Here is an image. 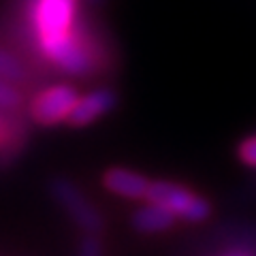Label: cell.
Instances as JSON below:
<instances>
[{"mask_svg": "<svg viewBox=\"0 0 256 256\" xmlns=\"http://www.w3.org/2000/svg\"><path fill=\"white\" fill-rule=\"evenodd\" d=\"M52 192H54L56 201L66 210V214L75 220L79 228H84L86 233H92V235L102 228L100 214L96 212V207L82 194V190L73 182H68L64 178H56L52 182Z\"/></svg>", "mask_w": 256, "mask_h": 256, "instance_id": "cell-4", "label": "cell"}, {"mask_svg": "<svg viewBox=\"0 0 256 256\" xmlns=\"http://www.w3.org/2000/svg\"><path fill=\"white\" fill-rule=\"evenodd\" d=\"M41 52L50 58L56 66L66 70L70 75H88L94 68V58L88 52L86 43L73 32L64 34L60 38H52V41L38 43Z\"/></svg>", "mask_w": 256, "mask_h": 256, "instance_id": "cell-3", "label": "cell"}, {"mask_svg": "<svg viewBox=\"0 0 256 256\" xmlns=\"http://www.w3.org/2000/svg\"><path fill=\"white\" fill-rule=\"evenodd\" d=\"M105 186L116 192L120 196H128V198H143L148 194L150 182L139 173H132L128 169H109L105 173Z\"/></svg>", "mask_w": 256, "mask_h": 256, "instance_id": "cell-7", "label": "cell"}, {"mask_svg": "<svg viewBox=\"0 0 256 256\" xmlns=\"http://www.w3.org/2000/svg\"><path fill=\"white\" fill-rule=\"evenodd\" d=\"M77 0H34L32 20H34L38 43L60 38L75 30Z\"/></svg>", "mask_w": 256, "mask_h": 256, "instance_id": "cell-2", "label": "cell"}, {"mask_svg": "<svg viewBox=\"0 0 256 256\" xmlns=\"http://www.w3.org/2000/svg\"><path fill=\"white\" fill-rule=\"evenodd\" d=\"M173 222H175V216L169 210H164L162 205H156V203H150L132 214V224L141 233H160V230L171 228Z\"/></svg>", "mask_w": 256, "mask_h": 256, "instance_id": "cell-8", "label": "cell"}, {"mask_svg": "<svg viewBox=\"0 0 256 256\" xmlns=\"http://www.w3.org/2000/svg\"><path fill=\"white\" fill-rule=\"evenodd\" d=\"M146 198L150 203L162 205L175 218L186 222H203L212 214V205L207 198L194 194L192 190L173 182H154L150 184Z\"/></svg>", "mask_w": 256, "mask_h": 256, "instance_id": "cell-1", "label": "cell"}, {"mask_svg": "<svg viewBox=\"0 0 256 256\" xmlns=\"http://www.w3.org/2000/svg\"><path fill=\"white\" fill-rule=\"evenodd\" d=\"M79 256H102V246L92 233L84 237L82 246H79Z\"/></svg>", "mask_w": 256, "mask_h": 256, "instance_id": "cell-12", "label": "cell"}, {"mask_svg": "<svg viewBox=\"0 0 256 256\" xmlns=\"http://www.w3.org/2000/svg\"><path fill=\"white\" fill-rule=\"evenodd\" d=\"M239 158H242L244 164L256 169V134L242 141V146H239Z\"/></svg>", "mask_w": 256, "mask_h": 256, "instance_id": "cell-11", "label": "cell"}, {"mask_svg": "<svg viewBox=\"0 0 256 256\" xmlns=\"http://www.w3.org/2000/svg\"><path fill=\"white\" fill-rule=\"evenodd\" d=\"M228 256H248V254H242V252H235V254H228Z\"/></svg>", "mask_w": 256, "mask_h": 256, "instance_id": "cell-13", "label": "cell"}, {"mask_svg": "<svg viewBox=\"0 0 256 256\" xmlns=\"http://www.w3.org/2000/svg\"><path fill=\"white\" fill-rule=\"evenodd\" d=\"M116 107V94L111 90H94L90 94H86L84 98L77 100L75 109L70 111L68 116V122L73 126H86L94 122L96 118L105 116L107 111H111Z\"/></svg>", "mask_w": 256, "mask_h": 256, "instance_id": "cell-6", "label": "cell"}, {"mask_svg": "<svg viewBox=\"0 0 256 256\" xmlns=\"http://www.w3.org/2000/svg\"><path fill=\"white\" fill-rule=\"evenodd\" d=\"M79 96L70 86H54L47 88L32 100L30 114L38 124H58L68 120L70 111L75 109Z\"/></svg>", "mask_w": 256, "mask_h": 256, "instance_id": "cell-5", "label": "cell"}, {"mask_svg": "<svg viewBox=\"0 0 256 256\" xmlns=\"http://www.w3.org/2000/svg\"><path fill=\"white\" fill-rule=\"evenodd\" d=\"M20 102H22L20 92L15 90L13 86L2 82V77H0V107L2 109H13V107H18Z\"/></svg>", "mask_w": 256, "mask_h": 256, "instance_id": "cell-10", "label": "cell"}, {"mask_svg": "<svg viewBox=\"0 0 256 256\" xmlns=\"http://www.w3.org/2000/svg\"><path fill=\"white\" fill-rule=\"evenodd\" d=\"M0 77L2 79H13V82H22V79L26 77L22 64L15 60L13 56H9L2 50H0Z\"/></svg>", "mask_w": 256, "mask_h": 256, "instance_id": "cell-9", "label": "cell"}]
</instances>
